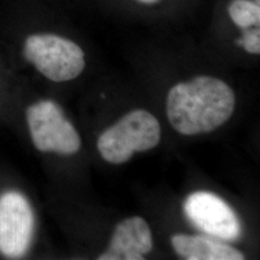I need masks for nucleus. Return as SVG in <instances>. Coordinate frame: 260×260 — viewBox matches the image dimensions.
I'll list each match as a JSON object with an SVG mask.
<instances>
[{"mask_svg": "<svg viewBox=\"0 0 260 260\" xmlns=\"http://www.w3.org/2000/svg\"><path fill=\"white\" fill-rule=\"evenodd\" d=\"M235 94L223 80L201 75L172 87L168 93V120L179 134L212 132L231 119Z\"/></svg>", "mask_w": 260, "mask_h": 260, "instance_id": "obj_1", "label": "nucleus"}, {"mask_svg": "<svg viewBox=\"0 0 260 260\" xmlns=\"http://www.w3.org/2000/svg\"><path fill=\"white\" fill-rule=\"evenodd\" d=\"M161 140V126L149 112L137 109L127 113L98 140L102 157L112 164H122L135 152L154 149Z\"/></svg>", "mask_w": 260, "mask_h": 260, "instance_id": "obj_2", "label": "nucleus"}, {"mask_svg": "<svg viewBox=\"0 0 260 260\" xmlns=\"http://www.w3.org/2000/svg\"><path fill=\"white\" fill-rule=\"evenodd\" d=\"M23 56L40 74L58 83L77 78L86 67L83 49L75 42L55 34L28 36Z\"/></svg>", "mask_w": 260, "mask_h": 260, "instance_id": "obj_3", "label": "nucleus"}, {"mask_svg": "<svg viewBox=\"0 0 260 260\" xmlns=\"http://www.w3.org/2000/svg\"><path fill=\"white\" fill-rule=\"evenodd\" d=\"M26 120L33 145L41 152L73 155L81 148V138L62 108L52 101L30 105Z\"/></svg>", "mask_w": 260, "mask_h": 260, "instance_id": "obj_4", "label": "nucleus"}, {"mask_svg": "<svg viewBox=\"0 0 260 260\" xmlns=\"http://www.w3.org/2000/svg\"><path fill=\"white\" fill-rule=\"evenodd\" d=\"M35 217L27 199L16 191L0 196V253L11 259L25 255L31 245Z\"/></svg>", "mask_w": 260, "mask_h": 260, "instance_id": "obj_5", "label": "nucleus"}, {"mask_svg": "<svg viewBox=\"0 0 260 260\" xmlns=\"http://www.w3.org/2000/svg\"><path fill=\"white\" fill-rule=\"evenodd\" d=\"M188 220L200 231L223 241L240 237L241 223L233 208L220 197L199 191L189 196L184 203Z\"/></svg>", "mask_w": 260, "mask_h": 260, "instance_id": "obj_6", "label": "nucleus"}, {"mask_svg": "<svg viewBox=\"0 0 260 260\" xmlns=\"http://www.w3.org/2000/svg\"><path fill=\"white\" fill-rule=\"evenodd\" d=\"M152 250V235L141 217H130L116 226L108 249L100 260H144Z\"/></svg>", "mask_w": 260, "mask_h": 260, "instance_id": "obj_7", "label": "nucleus"}, {"mask_svg": "<svg viewBox=\"0 0 260 260\" xmlns=\"http://www.w3.org/2000/svg\"><path fill=\"white\" fill-rule=\"evenodd\" d=\"M172 245L177 254L188 260H243L241 251L203 235L176 234Z\"/></svg>", "mask_w": 260, "mask_h": 260, "instance_id": "obj_8", "label": "nucleus"}, {"mask_svg": "<svg viewBox=\"0 0 260 260\" xmlns=\"http://www.w3.org/2000/svg\"><path fill=\"white\" fill-rule=\"evenodd\" d=\"M229 15L235 25L241 29L259 27V4L251 0H233L229 5Z\"/></svg>", "mask_w": 260, "mask_h": 260, "instance_id": "obj_9", "label": "nucleus"}, {"mask_svg": "<svg viewBox=\"0 0 260 260\" xmlns=\"http://www.w3.org/2000/svg\"><path fill=\"white\" fill-rule=\"evenodd\" d=\"M241 39L237 41V44L241 46L247 52L251 54L260 53V31L259 27L244 29Z\"/></svg>", "mask_w": 260, "mask_h": 260, "instance_id": "obj_10", "label": "nucleus"}, {"mask_svg": "<svg viewBox=\"0 0 260 260\" xmlns=\"http://www.w3.org/2000/svg\"><path fill=\"white\" fill-rule=\"evenodd\" d=\"M140 3H143V4H148V5H151V4H155L159 2L160 0H136Z\"/></svg>", "mask_w": 260, "mask_h": 260, "instance_id": "obj_11", "label": "nucleus"}]
</instances>
